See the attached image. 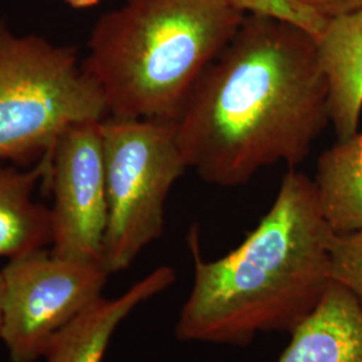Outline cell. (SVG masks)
<instances>
[{"instance_id":"11","label":"cell","mask_w":362,"mask_h":362,"mask_svg":"<svg viewBox=\"0 0 362 362\" xmlns=\"http://www.w3.org/2000/svg\"><path fill=\"white\" fill-rule=\"evenodd\" d=\"M52 161L42 158L28 169L0 163V259L52 246L50 208L34 199L38 182L45 188L50 177Z\"/></svg>"},{"instance_id":"12","label":"cell","mask_w":362,"mask_h":362,"mask_svg":"<svg viewBox=\"0 0 362 362\" xmlns=\"http://www.w3.org/2000/svg\"><path fill=\"white\" fill-rule=\"evenodd\" d=\"M313 181L334 233L362 230V132L322 152Z\"/></svg>"},{"instance_id":"2","label":"cell","mask_w":362,"mask_h":362,"mask_svg":"<svg viewBox=\"0 0 362 362\" xmlns=\"http://www.w3.org/2000/svg\"><path fill=\"white\" fill-rule=\"evenodd\" d=\"M314 181L290 169L267 214L228 254L206 260L194 224L187 243L194 282L175 336L181 342L246 346L259 334H291L334 282L332 242Z\"/></svg>"},{"instance_id":"1","label":"cell","mask_w":362,"mask_h":362,"mask_svg":"<svg viewBox=\"0 0 362 362\" xmlns=\"http://www.w3.org/2000/svg\"><path fill=\"white\" fill-rule=\"evenodd\" d=\"M329 122L317 37L285 19L246 13L173 125L188 169L233 188L278 163L296 168Z\"/></svg>"},{"instance_id":"15","label":"cell","mask_w":362,"mask_h":362,"mask_svg":"<svg viewBox=\"0 0 362 362\" xmlns=\"http://www.w3.org/2000/svg\"><path fill=\"white\" fill-rule=\"evenodd\" d=\"M298 4L325 21L362 10V0H296Z\"/></svg>"},{"instance_id":"14","label":"cell","mask_w":362,"mask_h":362,"mask_svg":"<svg viewBox=\"0 0 362 362\" xmlns=\"http://www.w3.org/2000/svg\"><path fill=\"white\" fill-rule=\"evenodd\" d=\"M246 13H260L285 19L310 31L315 37L321 34L327 21L310 13L296 0H230Z\"/></svg>"},{"instance_id":"5","label":"cell","mask_w":362,"mask_h":362,"mask_svg":"<svg viewBox=\"0 0 362 362\" xmlns=\"http://www.w3.org/2000/svg\"><path fill=\"white\" fill-rule=\"evenodd\" d=\"M107 223L103 264L112 274L129 269L165 227V204L188 169L173 121H103Z\"/></svg>"},{"instance_id":"6","label":"cell","mask_w":362,"mask_h":362,"mask_svg":"<svg viewBox=\"0 0 362 362\" xmlns=\"http://www.w3.org/2000/svg\"><path fill=\"white\" fill-rule=\"evenodd\" d=\"M0 272V342L11 362L43 358L57 334L103 297L110 276L101 262L64 258L47 248L8 260Z\"/></svg>"},{"instance_id":"3","label":"cell","mask_w":362,"mask_h":362,"mask_svg":"<svg viewBox=\"0 0 362 362\" xmlns=\"http://www.w3.org/2000/svg\"><path fill=\"white\" fill-rule=\"evenodd\" d=\"M245 16L230 0H124L95 22L82 69L107 117L175 121Z\"/></svg>"},{"instance_id":"7","label":"cell","mask_w":362,"mask_h":362,"mask_svg":"<svg viewBox=\"0 0 362 362\" xmlns=\"http://www.w3.org/2000/svg\"><path fill=\"white\" fill-rule=\"evenodd\" d=\"M45 191L52 194V252L103 263L107 223L103 121L76 122L64 130Z\"/></svg>"},{"instance_id":"4","label":"cell","mask_w":362,"mask_h":362,"mask_svg":"<svg viewBox=\"0 0 362 362\" xmlns=\"http://www.w3.org/2000/svg\"><path fill=\"white\" fill-rule=\"evenodd\" d=\"M106 117L104 95L76 47L16 35L0 22V163L52 160L66 128Z\"/></svg>"},{"instance_id":"17","label":"cell","mask_w":362,"mask_h":362,"mask_svg":"<svg viewBox=\"0 0 362 362\" xmlns=\"http://www.w3.org/2000/svg\"><path fill=\"white\" fill-rule=\"evenodd\" d=\"M1 324H3V278L0 272V338H1Z\"/></svg>"},{"instance_id":"9","label":"cell","mask_w":362,"mask_h":362,"mask_svg":"<svg viewBox=\"0 0 362 362\" xmlns=\"http://www.w3.org/2000/svg\"><path fill=\"white\" fill-rule=\"evenodd\" d=\"M290 336L278 362H362V305L333 282Z\"/></svg>"},{"instance_id":"13","label":"cell","mask_w":362,"mask_h":362,"mask_svg":"<svg viewBox=\"0 0 362 362\" xmlns=\"http://www.w3.org/2000/svg\"><path fill=\"white\" fill-rule=\"evenodd\" d=\"M332 276L362 305V230L336 233L332 242Z\"/></svg>"},{"instance_id":"8","label":"cell","mask_w":362,"mask_h":362,"mask_svg":"<svg viewBox=\"0 0 362 362\" xmlns=\"http://www.w3.org/2000/svg\"><path fill=\"white\" fill-rule=\"evenodd\" d=\"M176 272L160 266L115 298L94 300L52 339L46 362H103L118 326L145 302L168 290Z\"/></svg>"},{"instance_id":"16","label":"cell","mask_w":362,"mask_h":362,"mask_svg":"<svg viewBox=\"0 0 362 362\" xmlns=\"http://www.w3.org/2000/svg\"><path fill=\"white\" fill-rule=\"evenodd\" d=\"M62 1L73 8L83 10V8H91L97 4H100L103 0H62Z\"/></svg>"},{"instance_id":"10","label":"cell","mask_w":362,"mask_h":362,"mask_svg":"<svg viewBox=\"0 0 362 362\" xmlns=\"http://www.w3.org/2000/svg\"><path fill=\"white\" fill-rule=\"evenodd\" d=\"M337 140L351 137L362 112V10L326 22L317 37Z\"/></svg>"}]
</instances>
